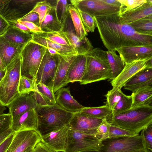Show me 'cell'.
<instances>
[{
	"mask_svg": "<svg viewBox=\"0 0 152 152\" xmlns=\"http://www.w3.org/2000/svg\"><path fill=\"white\" fill-rule=\"evenodd\" d=\"M100 38L108 51L131 46H152V36L138 33L121 23L118 14L94 17Z\"/></svg>",
	"mask_w": 152,
	"mask_h": 152,
	"instance_id": "6da1fadb",
	"label": "cell"
},
{
	"mask_svg": "<svg viewBox=\"0 0 152 152\" xmlns=\"http://www.w3.org/2000/svg\"><path fill=\"white\" fill-rule=\"evenodd\" d=\"M110 124L129 130L139 135L140 132L152 124V106L130 108L114 116L106 118Z\"/></svg>",
	"mask_w": 152,
	"mask_h": 152,
	"instance_id": "7a4b0ae2",
	"label": "cell"
},
{
	"mask_svg": "<svg viewBox=\"0 0 152 152\" xmlns=\"http://www.w3.org/2000/svg\"><path fill=\"white\" fill-rule=\"evenodd\" d=\"M37 132L41 137L69 124L75 113L64 109L57 103L37 106Z\"/></svg>",
	"mask_w": 152,
	"mask_h": 152,
	"instance_id": "3957f363",
	"label": "cell"
},
{
	"mask_svg": "<svg viewBox=\"0 0 152 152\" xmlns=\"http://www.w3.org/2000/svg\"><path fill=\"white\" fill-rule=\"evenodd\" d=\"M85 55L86 66L80 82L81 85H86L107 79L112 80V71L106 51L96 48H93Z\"/></svg>",
	"mask_w": 152,
	"mask_h": 152,
	"instance_id": "277c9868",
	"label": "cell"
},
{
	"mask_svg": "<svg viewBox=\"0 0 152 152\" xmlns=\"http://www.w3.org/2000/svg\"><path fill=\"white\" fill-rule=\"evenodd\" d=\"M21 66L20 53L6 67L5 74L0 82V103L5 107L20 94L18 88Z\"/></svg>",
	"mask_w": 152,
	"mask_h": 152,
	"instance_id": "5b68a950",
	"label": "cell"
},
{
	"mask_svg": "<svg viewBox=\"0 0 152 152\" xmlns=\"http://www.w3.org/2000/svg\"><path fill=\"white\" fill-rule=\"evenodd\" d=\"M47 48L31 41L22 49L20 76L35 77Z\"/></svg>",
	"mask_w": 152,
	"mask_h": 152,
	"instance_id": "8992f818",
	"label": "cell"
},
{
	"mask_svg": "<svg viewBox=\"0 0 152 152\" xmlns=\"http://www.w3.org/2000/svg\"><path fill=\"white\" fill-rule=\"evenodd\" d=\"M101 152H147L142 131L140 135L130 137L108 138L102 141Z\"/></svg>",
	"mask_w": 152,
	"mask_h": 152,
	"instance_id": "52a82bcc",
	"label": "cell"
},
{
	"mask_svg": "<svg viewBox=\"0 0 152 152\" xmlns=\"http://www.w3.org/2000/svg\"><path fill=\"white\" fill-rule=\"evenodd\" d=\"M102 146V141L96 134L84 133L69 129L65 152L99 151Z\"/></svg>",
	"mask_w": 152,
	"mask_h": 152,
	"instance_id": "ba28073f",
	"label": "cell"
},
{
	"mask_svg": "<svg viewBox=\"0 0 152 152\" xmlns=\"http://www.w3.org/2000/svg\"><path fill=\"white\" fill-rule=\"evenodd\" d=\"M39 1L0 0V15L9 23L17 21L29 13Z\"/></svg>",
	"mask_w": 152,
	"mask_h": 152,
	"instance_id": "9c48e42d",
	"label": "cell"
},
{
	"mask_svg": "<svg viewBox=\"0 0 152 152\" xmlns=\"http://www.w3.org/2000/svg\"><path fill=\"white\" fill-rule=\"evenodd\" d=\"M71 4L76 8L93 17L118 14L120 7L109 4L104 0H71Z\"/></svg>",
	"mask_w": 152,
	"mask_h": 152,
	"instance_id": "30bf717a",
	"label": "cell"
},
{
	"mask_svg": "<svg viewBox=\"0 0 152 152\" xmlns=\"http://www.w3.org/2000/svg\"><path fill=\"white\" fill-rule=\"evenodd\" d=\"M58 56L51 54L47 48L35 77L37 83H42L53 91V80L57 66Z\"/></svg>",
	"mask_w": 152,
	"mask_h": 152,
	"instance_id": "8fae6325",
	"label": "cell"
},
{
	"mask_svg": "<svg viewBox=\"0 0 152 152\" xmlns=\"http://www.w3.org/2000/svg\"><path fill=\"white\" fill-rule=\"evenodd\" d=\"M152 69V58L125 64L123 70L110 83L113 87L121 88L135 75L144 69Z\"/></svg>",
	"mask_w": 152,
	"mask_h": 152,
	"instance_id": "7c38bea8",
	"label": "cell"
},
{
	"mask_svg": "<svg viewBox=\"0 0 152 152\" xmlns=\"http://www.w3.org/2000/svg\"><path fill=\"white\" fill-rule=\"evenodd\" d=\"M68 125L41 137V142L53 152H65L67 144Z\"/></svg>",
	"mask_w": 152,
	"mask_h": 152,
	"instance_id": "4fadbf2b",
	"label": "cell"
},
{
	"mask_svg": "<svg viewBox=\"0 0 152 152\" xmlns=\"http://www.w3.org/2000/svg\"><path fill=\"white\" fill-rule=\"evenodd\" d=\"M102 120L101 119L77 113H75L68 126L69 129L72 130L96 134V129Z\"/></svg>",
	"mask_w": 152,
	"mask_h": 152,
	"instance_id": "5bb4252c",
	"label": "cell"
},
{
	"mask_svg": "<svg viewBox=\"0 0 152 152\" xmlns=\"http://www.w3.org/2000/svg\"><path fill=\"white\" fill-rule=\"evenodd\" d=\"M70 24L71 22H68L66 20L63 30L58 33L67 40L78 55H85L93 49L94 47L87 37L80 40L75 33L72 24Z\"/></svg>",
	"mask_w": 152,
	"mask_h": 152,
	"instance_id": "9a60e30c",
	"label": "cell"
},
{
	"mask_svg": "<svg viewBox=\"0 0 152 152\" xmlns=\"http://www.w3.org/2000/svg\"><path fill=\"white\" fill-rule=\"evenodd\" d=\"M125 64L152 58V46H131L115 50Z\"/></svg>",
	"mask_w": 152,
	"mask_h": 152,
	"instance_id": "2e32d148",
	"label": "cell"
},
{
	"mask_svg": "<svg viewBox=\"0 0 152 152\" xmlns=\"http://www.w3.org/2000/svg\"><path fill=\"white\" fill-rule=\"evenodd\" d=\"M6 107L9 109L12 121L24 113L36 109L37 105L32 94L26 93L20 94Z\"/></svg>",
	"mask_w": 152,
	"mask_h": 152,
	"instance_id": "e0dca14e",
	"label": "cell"
},
{
	"mask_svg": "<svg viewBox=\"0 0 152 152\" xmlns=\"http://www.w3.org/2000/svg\"><path fill=\"white\" fill-rule=\"evenodd\" d=\"M86 63L85 55H79L73 57L61 88L65 86L69 83L80 82L85 71Z\"/></svg>",
	"mask_w": 152,
	"mask_h": 152,
	"instance_id": "ac0fdd59",
	"label": "cell"
},
{
	"mask_svg": "<svg viewBox=\"0 0 152 152\" xmlns=\"http://www.w3.org/2000/svg\"><path fill=\"white\" fill-rule=\"evenodd\" d=\"M13 140L15 148L13 152H24L41 141V136L36 131L24 130L15 132Z\"/></svg>",
	"mask_w": 152,
	"mask_h": 152,
	"instance_id": "d6986e66",
	"label": "cell"
},
{
	"mask_svg": "<svg viewBox=\"0 0 152 152\" xmlns=\"http://www.w3.org/2000/svg\"><path fill=\"white\" fill-rule=\"evenodd\" d=\"M11 128L15 132L28 130L37 131L38 120L36 109L28 111L18 116L12 121Z\"/></svg>",
	"mask_w": 152,
	"mask_h": 152,
	"instance_id": "ffe728a7",
	"label": "cell"
},
{
	"mask_svg": "<svg viewBox=\"0 0 152 152\" xmlns=\"http://www.w3.org/2000/svg\"><path fill=\"white\" fill-rule=\"evenodd\" d=\"M55 93L56 103L69 112L76 113L80 111L85 107L79 103L71 95L69 87L61 88Z\"/></svg>",
	"mask_w": 152,
	"mask_h": 152,
	"instance_id": "44dd1931",
	"label": "cell"
},
{
	"mask_svg": "<svg viewBox=\"0 0 152 152\" xmlns=\"http://www.w3.org/2000/svg\"><path fill=\"white\" fill-rule=\"evenodd\" d=\"M31 40L46 48H51L55 50L58 55L66 61H69L73 57L78 55L77 52L70 46L60 45L50 41L44 38L39 37L32 33Z\"/></svg>",
	"mask_w": 152,
	"mask_h": 152,
	"instance_id": "7402d4cb",
	"label": "cell"
},
{
	"mask_svg": "<svg viewBox=\"0 0 152 152\" xmlns=\"http://www.w3.org/2000/svg\"><path fill=\"white\" fill-rule=\"evenodd\" d=\"M152 69H143L135 75L124 86V89L132 92L146 87L152 86Z\"/></svg>",
	"mask_w": 152,
	"mask_h": 152,
	"instance_id": "603a6c76",
	"label": "cell"
},
{
	"mask_svg": "<svg viewBox=\"0 0 152 152\" xmlns=\"http://www.w3.org/2000/svg\"><path fill=\"white\" fill-rule=\"evenodd\" d=\"M3 36L14 46L21 50L32 38V34L25 32L10 25Z\"/></svg>",
	"mask_w": 152,
	"mask_h": 152,
	"instance_id": "cb8c5ba5",
	"label": "cell"
},
{
	"mask_svg": "<svg viewBox=\"0 0 152 152\" xmlns=\"http://www.w3.org/2000/svg\"><path fill=\"white\" fill-rule=\"evenodd\" d=\"M147 2L134 10L119 17L121 22L129 24L138 20L152 15V0Z\"/></svg>",
	"mask_w": 152,
	"mask_h": 152,
	"instance_id": "d4e9b609",
	"label": "cell"
},
{
	"mask_svg": "<svg viewBox=\"0 0 152 152\" xmlns=\"http://www.w3.org/2000/svg\"><path fill=\"white\" fill-rule=\"evenodd\" d=\"M41 28L45 32L58 33L63 30L57 16L55 5H52L48 11Z\"/></svg>",
	"mask_w": 152,
	"mask_h": 152,
	"instance_id": "484cf974",
	"label": "cell"
},
{
	"mask_svg": "<svg viewBox=\"0 0 152 152\" xmlns=\"http://www.w3.org/2000/svg\"><path fill=\"white\" fill-rule=\"evenodd\" d=\"M21 50L14 46L3 36L0 37V58L5 68Z\"/></svg>",
	"mask_w": 152,
	"mask_h": 152,
	"instance_id": "4316f807",
	"label": "cell"
},
{
	"mask_svg": "<svg viewBox=\"0 0 152 152\" xmlns=\"http://www.w3.org/2000/svg\"><path fill=\"white\" fill-rule=\"evenodd\" d=\"M131 96L132 103L131 108L144 106H152V86L138 89L132 92Z\"/></svg>",
	"mask_w": 152,
	"mask_h": 152,
	"instance_id": "83f0119b",
	"label": "cell"
},
{
	"mask_svg": "<svg viewBox=\"0 0 152 152\" xmlns=\"http://www.w3.org/2000/svg\"><path fill=\"white\" fill-rule=\"evenodd\" d=\"M72 60L67 61L58 55L57 66L53 82V90L54 93L61 88Z\"/></svg>",
	"mask_w": 152,
	"mask_h": 152,
	"instance_id": "f1b7e54d",
	"label": "cell"
},
{
	"mask_svg": "<svg viewBox=\"0 0 152 152\" xmlns=\"http://www.w3.org/2000/svg\"><path fill=\"white\" fill-rule=\"evenodd\" d=\"M68 10L72 21L75 33L80 40L85 39L88 35L77 9L71 4H69Z\"/></svg>",
	"mask_w": 152,
	"mask_h": 152,
	"instance_id": "f546056e",
	"label": "cell"
},
{
	"mask_svg": "<svg viewBox=\"0 0 152 152\" xmlns=\"http://www.w3.org/2000/svg\"><path fill=\"white\" fill-rule=\"evenodd\" d=\"M106 51L108 60L112 71V80L122 71L125 64L121 56L116 54V50Z\"/></svg>",
	"mask_w": 152,
	"mask_h": 152,
	"instance_id": "4dcf8cb0",
	"label": "cell"
},
{
	"mask_svg": "<svg viewBox=\"0 0 152 152\" xmlns=\"http://www.w3.org/2000/svg\"><path fill=\"white\" fill-rule=\"evenodd\" d=\"M112 112L107 104L96 107H86L82 109L77 113L81 114L89 115L96 118L103 119L107 117Z\"/></svg>",
	"mask_w": 152,
	"mask_h": 152,
	"instance_id": "1f68e13d",
	"label": "cell"
},
{
	"mask_svg": "<svg viewBox=\"0 0 152 152\" xmlns=\"http://www.w3.org/2000/svg\"><path fill=\"white\" fill-rule=\"evenodd\" d=\"M129 24L138 33L152 36V15L138 20Z\"/></svg>",
	"mask_w": 152,
	"mask_h": 152,
	"instance_id": "d6a6232c",
	"label": "cell"
},
{
	"mask_svg": "<svg viewBox=\"0 0 152 152\" xmlns=\"http://www.w3.org/2000/svg\"><path fill=\"white\" fill-rule=\"evenodd\" d=\"M121 4L118 15L132 11L146 3L147 0H118Z\"/></svg>",
	"mask_w": 152,
	"mask_h": 152,
	"instance_id": "836d02e7",
	"label": "cell"
},
{
	"mask_svg": "<svg viewBox=\"0 0 152 152\" xmlns=\"http://www.w3.org/2000/svg\"><path fill=\"white\" fill-rule=\"evenodd\" d=\"M132 103L131 95L128 96L123 93L120 100L110 115L113 116L128 110L131 108Z\"/></svg>",
	"mask_w": 152,
	"mask_h": 152,
	"instance_id": "e575fe53",
	"label": "cell"
},
{
	"mask_svg": "<svg viewBox=\"0 0 152 152\" xmlns=\"http://www.w3.org/2000/svg\"><path fill=\"white\" fill-rule=\"evenodd\" d=\"M56 12L58 20L63 29L66 20L69 16L68 6L69 5L66 0L56 1Z\"/></svg>",
	"mask_w": 152,
	"mask_h": 152,
	"instance_id": "d590c367",
	"label": "cell"
},
{
	"mask_svg": "<svg viewBox=\"0 0 152 152\" xmlns=\"http://www.w3.org/2000/svg\"><path fill=\"white\" fill-rule=\"evenodd\" d=\"M123 94L121 88L113 87L105 95L107 100L106 104L112 110L120 100Z\"/></svg>",
	"mask_w": 152,
	"mask_h": 152,
	"instance_id": "8d00e7d4",
	"label": "cell"
},
{
	"mask_svg": "<svg viewBox=\"0 0 152 152\" xmlns=\"http://www.w3.org/2000/svg\"><path fill=\"white\" fill-rule=\"evenodd\" d=\"M36 81L35 77L31 79L24 76L20 77L18 91L19 94L30 93L33 92Z\"/></svg>",
	"mask_w": 152,
	"mask_h": 152,
	"instance_id": "74e56055",
	"label": "cell"
},
{
	"mask_svg": "<svg viewBox=\"0 0 152 152\" xmlns=\"http://www.w3.org/2000/svg\"><path fill=\"white\" fill-rule=\"evenodd\" d=\"M52 6L50 3L47 0L40 1L37 3L30 12H35L38 14L39 18V25L40 28L48 11Z\"/></svg>",
	"mask_w": 152,
	"mask_h": 152,
	"instance_id": "f35d334b",
	"label": "cell"
},
{
	"mask_svg": "<svg viewBox=\"0 0 152 152\" xmlns=\"http://www.w3.org/2000/svg\"><path fill=\"white\" fill-rule=\"evenodd\" d=\"M35 34L39 37L44 38L54 43L72 47L67 40L64 37L58 33L45 32L39 34Z\"/></svg>",
	"mask_w": 152,
	"mask_h": 152,
	"instance_id": "ab89813d",
	"label": "cell"
},
{
	"mask_svg": "<svg viewBox=\"0 0 152 152\" xmlns=\"http://www.w3.org/2000/svg\"><path fill=\"white\" fill-rule=\"evenodd\" d=\"M77 9L79 12L82 23L86 31L87 32H94L95 28L96 27L94 17L87 13Z\"/></svg>",
	"mask_w": 152,
	"mask_h": 152,
	"instance_id": "60d3db41",
	"label": "cell"
},
{
	"mask_svg": "<svg viewBox=\"0 0 152 152\" xmlns=\"http://www.w3.org/2000/svg\"><path fill=\"white\" fill-rule=\"evenodd\" d=\"M137 135L133 132L111 125L108 138L130 137Z\"/></svg>",
	"mask_w": 152,
	"mask_h": 152,
	"instance_id": "b9f144b4",
	"label": "cell"
},
{
	"mask_svg": "<svg viewBox=\"0 0 152 152\" xmlns=\"http://www.w3.org/2000/svg\"><path fill=\"white\" fill-rule=\"evenodd\" d=\"M37 84L39 91L50 104L56 103L55 94L52 90L42 83Z\"/></svg>",
	"mask_w": 152,
	"mask_h": 152,
	"instance_id": "7bdbcfd3",
	"label": "cell"
},
{
	"mask_svg": "<svg viewBox=\"0 0 152 152\" xmlns=\"http://www.w3.org/2000/svg\"><path fill=\"white\" fill-rule=\"evenodd\" d=\"M111 124L107 121L106 118L102 119L96 130V134L102 140L108 138Z\"/></svg>",
	"mask_w": 152,
	"mask_h": 152,
	"instance_id": "ee69618b",
	"label": "cell"
},
{
	"mask_svg": "<svg viewBox=\"0 0 152 152\" xmlns=\"http://www.w3.org/2000/svg\"><path fill=\"white\" fill-rule=\"evenodd\" d=\"M12 117L9 113L0 115V134L11 128Z\"/></svg>",
	"mask_w": 152,
	"mask_h": 152,
	"instance_id": "f6af8a7d",
	"label": "cell"
},
{
	"mask_svg": "<svg viewBox=\"0 0 152 152\" xmlns=\"http://www.w3.org/2000/svg\"><path fill=\"white\" fill-rule=\"evenodd\" d=\"M32 95L36 102L37 106H45L51 105L39 91L36 81L34 91Z\"/></svg>",
	"mask_w": 152,
	"mask_h": 152,
	"instance_id": "bcb514c9",
	"label": "cell"
},
{
	"mask_svg": "<svg viewBox=\"0 0 152 152\" xmlns=\"http://www.w3.org/2000/svg\"><path fill=\"white\" fill-rule=\"evenodd\" d=\"M142 131L147 152H152V124Z\"/></svg>",
	"mask_w": 152,
	"mask_h": 152,
	"instance_id": "7dc6e473",
	"label": "cell"
},
{
	"mask_svg": "<svg viewBox=\"0 0 152 152\" xmlns=\"http://www.w3.org/2000/svg\"><path fill=\"white\" fill-rule=\"evenodd\" d=\"M17 21L26 26L31 31L32 33L39 34L45 32L42 30L40 27L33 23L20 20Z\"/></svg>",
	"mask_w": 152,
	"mask_h": 152,
	"instance_id": "c3c4849f",
	"label": "cell"
},
{
	"mask_svg": "<svg viewBox=\"0 0 152 152\" xmlns=\"http://www.w3.org/2000/svg\"><path fill=\"white\" fill-rule=\"evenodd\" d=\"M19 20L32 22L39 27V16L36 12H29Z\"/></svg>",
	"mask_w": 152,
	"mask_h": 152,
	"instance_id": "681fc988",
	"label": "cell"
},
{
	"mask_svg": "<svg viewBox=\"0 0 152 152\" xmlns=\"http://www.w3.org/2000/svg\"><path fill=\"white\" fill-rule=\"evenodd\" d=\"M15 133L14 132L12 133L0 145V152L6 151L12 140Z\"/></svg>",
	"mask_w": 152,
	"mask_h": 152,
	"instance_id": "f907efd6",
	"label": "cell"
},
{
	"mask_svg": "<svg viewBox=\"0 0 152 152\" xmlns=\"http://www.w3.org/2000/svg\"><path fill=\"white\" fill-rule=\"evenodd\" d=\"M9 26V23L0 15V37L5 34Z\"/></svg>",
	"mask_w": 152,
	"mask_h": 152,
	"instance_id": "816d5d0a",
	"label": "cell"
},
{
	"mask_svg": "<svg viewBox=\"0 0 152 152\" xmlns=\"http://www.w3.org/2000/svg\"><path fill=\"white\" fill-rule=\"evenodd\" d=\"M32 152H53L40 141L35 146Z\"/></svg>",
	"mask_w": 152,
	"mask_h": 152,
	"instance_id": "f5cc1de1",
	"label": "cell"
},
{
	"mask_svg": "<svg viewBox=\"0 0 152 152\" xmlns=\"http://www.w3.org/2000/svg\"><path fill=\"white\" fill-rule=\"evenodd\" d=\"M9 23L10 25L13 26L25 32L30 34L32 33L28 28L19 22L18 21L12 22Z\"/></svg>",
	"mask_w": 152,
	"mask_h": 152,
	"instance_id": "db71d44e",
	"label": "cell"
},
{
	"mask_svg": "<svg viewBox=\"0 0 152 152\" xmlns=\"http://www.w3.org/2000/svg\"><path fill=\"white\" fill-rule=\"evenodd\" d=\"M14 132L11 128L0 134V145Z\"/></svg>",
	"mask_w": 152,
	"mask_h": 152,
	"instance_id": "11a10c76",
	"label": "cell"
},
{
	"mask_svg": "<svg viewBox=\"0 0 152 152\" xmlns=\"http://www.w3.org/2000/svg\"><path fill=\"white\" fill-rule=\"evenodd\" d=\"M6 109V108L5 107L2 105L0 103V115L4 114V111Z\"/></svg>",
	"mask_w": 152,
	"mask_h": 152,
	"instance_id": "9f6ffc18",
	"label": "cell"
},
{
	"mask_svg": "<svg viewBox=\"0 0 152 152\" xmlns=\"http://www.w3.org/2000/svg\"><path fill=\"white\" fill-rule=\"evenodd\" d=\"M6 72V70L4 71L0 70V82L4 77Z\"/></svg>",
	"mask_w": 152,
	"mask_h": 152,
	"instance_id": "6f0895ef",
	"label": "cell"
},
{
	"mask_svg": "<svg viewBox=\"0 0 152 152\" xmlns=\"http://www.w3.org/2000/svg\"><path fill=\"white\" fill-rule=\"evenodd\" d=\"M0 70H1L4 71L6 70V68L4 66L1 59L0 58Z\"/></svg>",
	"mask_w": 152,
	"mask_h": 152,
	"instance_id": "680465c9",
	"label": "cell"
},
{
	"mask_svg": "<svg viewBox=\"0 0 152 152\" xmlns=\"http://www.w3.org/2000/svg\"><path fill=\"white\" fill-rule=\"evenodd\" d=\"M35 146H31L26 149L24 152H32Z\"/></svg>",
	"mask_w": 152,
	"mask_h": 152,
	"instance_id": "91938a15",
	"label": "cell"
},
{
	"mask_svg": "<svg viewBox=\"0 0 152 152\" xmlns=\"http://www.w3.org/2000/svg\"><path fill=\"white\" fill-rule=\"evenodd\" d=\"M101 152L99 150V151H80V152Z\"/></svg>",
	"mask_w": 152,
	"mask_h": 152,
	"instance_id": "94428289",
	"label": "cell"
},
{
	"mask_svg": "<svg viewBox=\"0 0 152 152\" xmlns=\"http://www.w3.org/2000/svg\"><path fill=\"white\" fill-rule=\"evenodd\" d=\"M138 152H146L145 151H139Z\"/></svg>",
	"mask_w": 152,
	"mask_h": 152,
	"instance_id": "6125c7cd",
	"label": "cell"
}]
</instances>
